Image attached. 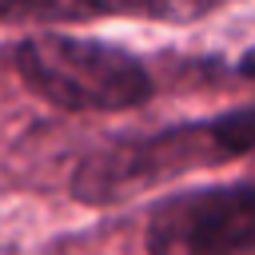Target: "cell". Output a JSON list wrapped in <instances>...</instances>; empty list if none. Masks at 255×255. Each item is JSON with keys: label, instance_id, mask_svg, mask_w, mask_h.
<instances>
[{"label": "cell", "instance_id": "3", "mask_svg": "<svg viewBox=\"0 0 255 255\" xmlns=\"http://www.w3.org/2000/svg\"><path fill=\"white\" fill-rule=\"evenodd\" d=\"M255 243V191L247 183L179 191L151 211V255H247Z\"/></svg>", "mask_w": 255, "mask_h": 255}, {"label": "cell", "instance_id": "2", "mask_svg": "<svg viewBox=\"0 0 255 255\" xmlns=\"http://www.w3.org/2000/svg\"><path fill=\"white\" fill-rule=\"evenodd\" d=\"M219 159H231L223 147V135H219V120L183 124V128H171L163 135L128 139V143H116L112 151L92 155L76 171L72 191L84 203H112V199L135 195L139 187L175 179L187 167L219 163Z\"/></svg>", "mask_w": 255, "mask_h": 255}, {"label": "cell", "instance_id": "1", "mask_svg": "<svg viewBox=\"0 0 255 255\" xmlns=\"http://www.w3.org/2000/svg\"><path fill=\"white\" fill-rule=\"evenodd\" d=\"M20 80L68 112H124L151 96V72L104 40L36 32L16 44Z\"/></svg>", "mask_w": 255, "mask_h": 255}]
</instances>
